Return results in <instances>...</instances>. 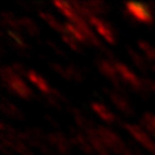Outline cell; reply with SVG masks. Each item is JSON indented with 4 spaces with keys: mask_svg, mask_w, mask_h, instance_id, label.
<instances>
[{
    "mask_svg": "<svg viewBox=\"0 0 155 155\" xmlns=\"http://www.w3.org/2000/svg\"><path fill=\"white\" fill-rule=\"evenodd\" d=\"M141 127L143 129H146V132L153 134L155 137V115L151 113H145L142 116V122Z\"/></svg>",
    "mask_w": 155,
    "mask_h": 155,
    "instance_id": "obj_16",
    "label": "cell"
},
{
    "mask_svg": "<svg viewBox=\"0 0 155 155\" xmlns=\"http://www.w3.org/2000/svg\"><path fill=\"white\" fill-rule=\"evenodd\" d=\"M88 22H89V25L96 30L97 35H100L106 43H109V44H115L116 43L115 31H114V28L110 23L104 21L101 17H96V16L92 17Z\"/></svg>",
    "mask_w": 155,
    "mask_h": 155,
    "instance_id": "obj_5",
    "label": "cell"
},
{
    "mask_svg": "<svg viewBox=\"0 0 155 155\" xmlns=\"http://www.w3.org/2000/svg\"><path fill=\"white\" fill-rule=\"evenodd\" d=\"M21 26H22V30L27 31L28 34H31V35L36 36L39 35V27L35 22L32 21L30 18H21Z\"/></svg>",
    "mask_w": 155,
    "mask_h": 155,
    "instance_id": "obj_19",
    "label": "cell"
},
{
    "mask_svg": "<svg viewBox=\"0 0 155 155\" xmlns=\"http://www.w3.org/2000/svg\"><path fill=\"white\" fill-rule=\"evenodd\" d=\"M124 128L127 129V132L132 136L138 143H141L145 149H147L150 153H153L155 155V141H153V138L150 137V134L141 127V125L128 123V124H124Z\"/></svg>",
    "mask_w": 155,
    "mask_h": 155,
    "instance_id": "obj_4",
    "label": "cell"
},
{
    "mask_svg": "<svg viewBox=\"0 0 155 155\" xmlns=\"http://www.w3.org/2000/svg\"><path fill=\"white\" fill-rule=\"evenodd\" d=\"M47 140H48L49 146L56 149L61 155H67L72 147L71 140L67 138L65 134H61V133H49L47 136Z\"/></svg>",
    "mask_w": 155,
    "mask_h": 155,
    "instance_id": "obj_7",
    "label": "cell"
},
{
    "mask_svg": "<svg viewBox=\"0 0 155 155\" xmlns=\"http://www.w3.org/2000/svg\"><path fill=\"white\" fill-rule=\"evenodd\" d=\"M91 107H92V110H93V113L98 116L101 120H104L105 123L111 124V123H114L116 120V116L114 115V113H111V111L106 107L104 104H101V102H92Z\"/></svg>",
    "mask_w": 155,
    "mask_h": 155,
    "instance_id": "obj_11",
    "label": "cell"
},
{
    "mask_svg": "<svg viewBox=\"0 0 155 155\" xmlns=\"http://www.w3.org/2000/svg\"><path fill=\"white\" fill-rule=\"evenodd\" d=\"M2 109H3V111H4V113H5L7 115L12 116V118H14V119H23L22 113L18 110L17 106L13 105L12 102H7V101H3Z\"/></svg>",
    "mask_w": 155,
    "mask_h": 155,
    "instance_id": "obj_17",
    "label": "cell"
},
{
    "mask_svg": "<svg viewBox=\"0 0 155 155\" xmlns=\"http://www.w3.org/2000/svg\"><path fill=\"white\" fill-rule=\"evenodd\" d=\"M65 30H66L65 34L70 35L71 38H74L79 44H87V43H88V39H87V36L83 34V31H81L78 26H75L74 23L66 22L65 23Z\"/></svg>",
    "mask_w": 155,
    "mask_h": 155,
    "instance_id": "obj_14",
    "label": "cell"
},
{
    "mask_svg": "<svg viewBox=\"0 0 155 155\" xmlns=\"http://www.w3.org/2000/svg\"><path fill=\"white\" fill-rule=\"evenodd\" d=\"M39 16H40L43 21H44L47 25H49V26L53 28V30L61 32V35L66 32V30H65V23H61L54 16H52L51 13H47V12H44V11H41L40 13H39Z\"/></svg>",
    "mask_w": 155,
    "mask_h": 155,
    "instance_id": "obj_15",
    "label": "cell"
},
{
    "mask_svg": "<svg viewBox=\"0 0 155 155\" xmlns=\"http://www.w3.org/2000/svg\"><path fill=\"white\" fill-rule=\"evenodd\" d=\"M109 97H110V100L113 101V104L120 111H122V113L127 114V115H130L133 113L132 106H130L129 101L127 100V97H125L122 92H119V91H110L109 92Z\"/></svg>",
    "mask_w": 155,
    "mask_h": 155,
    "instance_id": "obj_9",
    "label": "cell"
},
{
    "mask_svg": "<svg viewBox=\"0 0 155 155\" xmlns=\"http://www.w3.org/2000/svg\"><path fill=\"white\" fill-rule=\"evenodd\" d=\"M61 39H62V41L65 43L66 45H69L71 49H74V51H80V47H79V43H78L74 38H71L70 35H67V34H62L61 35Z\"/></svg>",
    "mask_w": 155,
    "mask_h": 155,
    "instance_id": "obj_20",
    "label": "cell"
},
{
    "mask_svg": "<svg viewBox=\"0 0 155 155\" xmlns=\"http://www.w3.org/2000/svg\"><path fill=\"white\" fill-rule=\"evenodd\" d=\"M98 70L102 75H105L107 79H110L113 83L119 87L120 85V78L118 75V71H116L115 67V62H111L109 60H100L98 61Z\"/></svg>",
    "mask_w": 155,
    "mask_h": 155,
    "instance_id": "obj_8",
    "label": "cell"
},
{
    "mask_svg": "<svg viewBox=\"0 0 155 155\" xmlns=\"http://www.w3.org/2000/svg\"><path fill=\"white\" fill-rule=\"evenodd\" d=\"M2 76H3V80L5 81V84L8 85L9 91H12L13 93H16L17 96L21 97V98H31L32 97L34 92L31 91L30 87L25 83V80L14 71L13 66L3 67Z\"/></svg>",
    "mask_w": 155,
    "mask_h": 155,
    "instance_id": "obj_1",
    "label": "cell"
},
{
    "mask_svg": "<svg viewBox=\"0 0 155 155\" xmlns=\"http://www.w3.org/2000/svg\"><path fill=\"white\" fill-rule=\"evenodd\" d=\"M123 155H141L140 153H137V151H134V150H132V149H125V151L123 153Z\"/></svg>",
    "mask_w": 155,
    "mask_h": 155,
    "instance_id": "obj_21",
    "label": "cell"
},
{
    "mask_svg": "<svg viewBox=\"0 0 155 155\" xmlns=\"http://www.w3.org/2000/svg\"><path fill=\"white\" fill-rule=\"evenodd\" d=\"M27 79L31 81L32 83V85H35L36 88L41 92V93H44L45 96H48V94H51L52 93V88H51V85L48 84V81L44 79L43 76H40L38 74L36 71H34V70H28V72H27Z\"/></svg>",
    "mask_w": 155,
    "mask_h": 155,
    "instance_id": "obj_10",
    "label": "cell"
},
{
    "mask_svg": "<svg viewBox=\"0 0 155 155\" xmlns=\"http://www.w3.org/2000/svg\"><path fill=\"white\" fill-rule=\"evenodd\" d=\"M115 67H116V71H118L119 78L124 81L125 84L130 85L133 89L138 91V92L142 91L143 80L140 79V78L136 75V72H133L127 65H124V64H122V62L116 61V62H115Z\"/></svg>",
    "mask_w": 155,
    "mask_h": 155,
    "instance_id": "obj_6",
    "label": "cell"
},
{
    "mask_svg": "<svg viewBox=\"0 0 155 155\" xmlns=\"http://www.w3.org/2000/svg\"><path fill=\"white\" fill-rule=\"evenodd\" d=\"M54 7L60 11L64 16L69 19V21H74V19L78 17V13L74 9V7H72L71 2H64V0H57V2H54Z\"/></svg>",
    "mask_w": 155,
    "mask_h": 155,
    "instance_id": "obj_12",
    "label": "cell"
},
{
    "mask_svg": "<svg viewBox=\"0 0 155 155\" xmlns=\"http://www.w3.org/2000/svg\"><path fill=\"white\" fill-rule=\"evenodd\" d=\"M96 129H97V134L100 136V138L104 141V143L107 146V149L110 150V151L123 155V153L125 151L127 146L124 145V142L122 141V138H120L118 134H115L111 129L106 128V127H102V125L96 127Z\"/></svg>",
    "mask_w": 155,
    "mask_h": 155,
    "instance_id": "obj_2",
    "label": "cell"
},
{
    "mask_svg": "<svg viewBox=\"0 0 155 155\" xmlns=\"http://www.w3.org/2000/svg\"><path fill=\"white\" fill-rule=\"evenodd\" d=\"M138 47H140V49L142 51L143 56L146 57L150 62H155V47H153L150 43L145 41V40H140Z\"/></svg>",
    "mask_w": 155,
    "mask_h": 155,
    "instance_id": "obj_18",
    "label": "cell"
},
{
    "mask_svg": "<svg viewBox=\"0 0 155 155\" xmlns=\"http://www.w3.org/2000/svg\"><path fill=\"white\" fill-rule=\"evenodd\" d=\"M125 13L137 22L150 25L153 22V13L151 11L141 3H127L125 4Z\"/></svg>",
    "mask_w": 155,
    "mask_h": 155,
    "instance_id": "obj_3",
    "label": "cell"
},
{
    "mask_svg": "<svg viewBox=\"0 0 155 155\" xmlns=\"http://www.w3.org/2000/svg\"><path fill=\"white\" fill-rule=\"evenodd\" d=\"M128 53H129V57L130 60L133 61V64L138 67L140 70L142 71H147L150 69V65L153 64V62H150L146 57H145L143 54H140L138 52L133 51L132 48H128Z\"/></svg>",
    "mask_w": 155,
    "mask_h": 155,
    "instance_id": "obj_13",
    "label": "cell"
}]
</instances>
